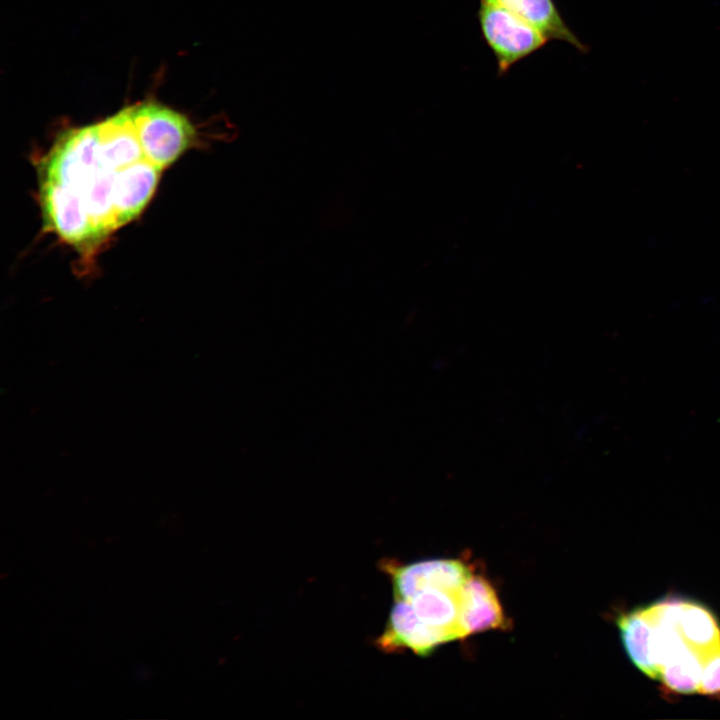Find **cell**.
<instances>
[{
  "mask_svg": "<svg viewBox=\"0 0 720 720\" xmlns=\"http://www.w3.org/2000/svg\"><path fill=\"white\" fill-rule=\"evenodd\" d=\"M130 117L148 161L163 169L190 148L197 131L190 119L153 100L129 106Z\"/></svg>",
  "mask_w": 720,
  "mask_h": 720,
  "instance_id": "6da1fadb",
  "label": "cell"
},
{
  "mask_svg": "<svg viewBox=\"0 0 720 720\" xmlns=\"http://www.w3.org/2000/svg\"><path fill=\"white\" fill-rule=\"evenodd\" d=\"M476 17L482 38L495 58L498 77L550 42L540 30L499 5L479 2Z\"/></svg>",
  "mask_w": 720,
  "mask_h": 720,
  "instance_id": "7a4b0ae2",
  "label": "cell"
},
{
  "mask_svg": "<svg viewBox=\"0 0 720 720\" xmlns=\"http://www.w3.org/2000/svg\"><path fill=\"white\" fill-rule=\"evenodd\" d=\"M380 568L391 579L394 600H406L428 588L457 593L472 575L470 568L457 559H428L405 565L383 560Z\"/></svg>",
  "mask_w": 720,
  "mask_h": 720,
  "instance_id": "3957f363",
  "label": "cell"
},
{
  "mask_svg": "<svg viewBox=\"0 0 720 720\" xmlns=\"http://www.w3.org/2000/svg\"><path fill=\"white\" fill-rule=\"evenodd\" d=\"M40 193L45 223L63 240L80 246L101 239L84 202L73 189L43 179Z\"/></svg>",
  "mask_w": 720,
  "mask_h": 720,
  "instance_id": "277c9868",
  "label": "cell"
},
{
  "mask_svg": "<svg viewBox=\"0 0 720 720\" xmlns=\"http://www.w3.org/2000/svg\"><path fill=\"white\" fill-rule=\"evenodd\" d=\"M454 640L451 633L422 622L407 601L394 600L384 631L375 645L385 653L410 650L427 657L440 645Z\"/></svg>",
  "mask_w": 720,
  "mask_h": 720,
  "instance_id": "5b68a950",
  "label": "cell"
},
{
  "mask_svg": "<svg viewBox=\"0 0 720 720\" xmlns=\"http://www.w3.org/2000/svg\"><path fill=\"white\" fill-rule=\"evenodd\" d=\"M461 638L508 626L494 586L481 575H471L457 592Z\"/></svg>",
  "mask_w": 720,
  "mask_h": 720,
  "instance_id": "8992f818",
  "label": "cell"
},
{
  "mask_svg": "<svg viewBox=\"0 0 720 720\" xmlns=\"http://www.w3.org/2000/svg\"><path fill=\"white\" fill-rule=\"evenodd\" d=\"M161 170L145 159L117 171L113 203L118 227L143 210L157 187Z\"/></svg>",
  "mask_w": 720,
  "mask_h": 720,
  "instance_id": "52a82bcc",
  "label": "cell"
},
{
  "mask_svg": "<svg viewBox=\"0 0 720 720\" xmlns=\"http://www.w3.org/2000/svg\"><path fill=\"white\" fill-rule=\"evenodd\" d=\"M479 2L496 4L511 11L540 30L550 41H563L583 54L590 51V47L570 29L554 0H479Z\"/></svg>",
  "mask_w": 720,
  "mask_h": 720,
  "instance_id": "ba28073f",
  "label": "cell"
},
{
  "mask_svg": "<svg viewBox=\"0 0 720 720\" xmlns=\"http://www.w3.org/2000/svg\"><path fill=\"white\" fill-rule=\"evenodd\" d=\"M457 593L428 588L415 593L407 601L416 616L425 624L447 631L460 640Z\"/></svg>",
  "mask_w": 720,
  "mask_h": 720,
  "instance_id": "9c48e42d",
  "label": "cell"
},
{
  "mask_svg": "<svg viewBox=\"0 0 720 720\" xmlns=\"http://www.w3.org/2000/svg\"><path fill=\"white\" fill-rule=\"evenodd\" d=\"M617 625L624 649L633 664L650 678L659 680L651 650V626L641 610L620 616Z\"/></svg>",
  "mask_w": 720,
  "mask_h": 720,
  "instance_id": "30bf717a",
  "label": "cell"
},
{
  "mask_svg": "<svg viewBox=\"0 0 720 720\" xmlns=\"http://www.w3.org/2000/svg\"><path fill=\"white\" fill-rule=\"evenodd\" d=\"M680 625L685 639L705 656L720 648V627L703 605L685 600Z\"/></svg>",
  "mask_w": 720,
  "mask_h": 720,
  "instance_id": "8fae6325",
  "label": "cell"
},
{
  "mask_svg": "<svg viewBox=\"0 0 720 720\" xmlns=\"http://www.w3.org/2000/svg\"><path fill=\"white\" fill-rule=\"evenodd\" d=\"M705 655L690 646L671 657L660 670V679L673 692H699Z\"/></svg>",
  "mask_w": 720,
  "mask_h": 720,
  "instance_id": "7c38bea8",
  "label": "cell"
},
{
  "mask_svg": "<svg viewBox=\"0 0 720 720\" xmlns=\"http://www.w3.org/2000/svg\"><path fill=\"white\" fill-rule=\"evenodd\" d=\"M698 693L705 695L720 693V648L704 659Z\"/></svg>",
  "mask_w": 720,
  "mask_h": 720,
  "instance_id": "4fadbf2b",
  "label": "cell"
}]
</instances>
